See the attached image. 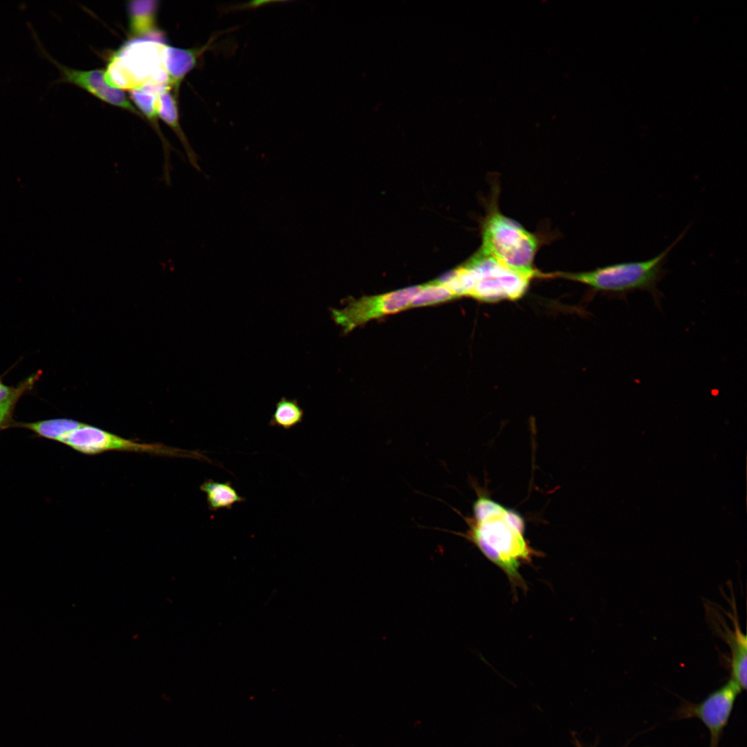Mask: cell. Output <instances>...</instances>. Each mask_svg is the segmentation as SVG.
Returning <instances> with one entry per match:
<instances>
[{"label":"cell","mask_w":747,"mask_h":747,"mask_svg":"<svg viewBox=\"0 0 747 747\" xmlns=\"http://www.w3.org/2000/svg\"><path fill=\"white\" fill-rule=\"evenodd\" d=\"M472 510L473 516L464 518L468 526L465 533H452L472 543L504 572L515 593L519 588L526 591L520 569L531 564L540 553L524 537L523 518L515 510L482 495L474 502Z\"/></svg>","instance_id":"6da1fadb"},{"label":"cell","mask_w":747,"mask_h":747,"mask_svg":"<svg viewBox=\"0 0 747 747\" xmlns=\"http://www.w3.org/2000/svg\"><path fill=\"white\" fill-rule=\"evenodd\" d=\"M533 277L510 269L480 248L463 264L439 278L459 298L497 302L520 299Z\"/></svg>","instance_id":"7a4b0ae2"},{"label":"cell","mask_w":747,"mask_h":747,"mask_svg":"<svg viewBox=\"0 0 747 747\" xmlns=\"http://www.w3.org/2000/svg\"><path fill=\"white\" fill-rule=\"evenodd\" d=\"M688 228L664 250L651 259L616 263L584 272L546 273V278H562L580 282L594 291L619 297H625L636 290H645L652 294L655 300H658L661 293L657 286L666 273L664 268L666 259Z\"/></svg>","instance_id":"3957f363"},{"label":"cell","mask_w":747,"mask_h":747,"mask_svg":"<svg viewBox=\"0 0 747 747\" xmlns=\"http://www.w3.org/2000/svg\"><path fill=\"white\" fill-rule=\"evenodd\" d=\"M497 201V197L492 199L481 223L480 248L513 270L533 278H542L543 273L533 264L540 246L539 239L503 214Z\"/></svg>","instance_id":"277c9868"},{"label":"cell","mask_w":747,"mask_h":747,"mask_svg":"<svg viewBox=\"0 0 747 747\" xmlns=\"http://www.w3.org/2000/svg\"><path fill=\"white\" fill-rule=\"evenodd\" d=\"M165 44L158 39H137L127 43L111 57L105 71L108 82L131 90L169 85L163 62Z\"/></svg>","instance_id":"5b68a950"},{"label":"cell","mask_w":747,"mask_h":747,"mask_svg":"<svg viewBox=\"0 0 747 747\" xmlns=\"http://www.w3.org/2000/svg\"><path fill=\"white\" fill-rule=\"evenodd\" d=\"M59 442L85 454H98L113 450L127 451L165 456L192 458L211 462L203 453L199 451H188L160 443H138L84 423L65 435Z\"/></svg>","instance_id":"8992f818"},{"label":"cell","mask_w":747,"mask_h":747,"mask_svg":"<svg viewBox=\"0 0 747 747\" xmlns=\"http://www.w3.org/2000/svg\"><path fill=\"white\" fill-rule=\"evenodd\" d=\"M421 288L422 285L414 286L351 299L342 308H331V318L344 333H349L371 320L409 308L413 297Z\"/></svg>","instance_id":"52a82bcc"},{"label":"cell","mask_w":747,"mask_h":747,"mask_svg":"<svg viewBox=\"0 0 747 747\" xmlns=\"http://www.w3.org/2000/svg\"><path fill=\"white\" fill-rule=\"evenodd\" d=\"M29 29L38 54L56 66L60 73L59 77L54 81L53 84L68 83L75 85L108 104L140 116L125 93L108 82L105 71L79 70L63 65L46 50L35 30L33 27H29Z\"/></svg>","instance_id":"ba28073f"},{"label":"cell","mask_w":747,"mask_h":747,"mask_svg":"<svg viewBox=\"0 0 747 747\" xmlns=\"http://www.w3.org/2000/svg\"><path fill=\"white\" fill-rule=\"evenodd\" d=\"M741 692L730 679L699 703H684L677 712L679 718L696 717L708 728L710 747H718L721 734L731 715L737 695Z\"/></svg>","instance_id":"9c48e42d"},{"label":"cell","mask_w":747,"mask_h":747,"mask_svg":"<svg viewBox=\"0 0 747 747\" xmlns=\"http://www.w3.org/2000/svg\"><path fill=\"white\" fill-rule=\"evenodd\" d=\"M719 625L715 624L719 636L726 643L730 649V680L742 691L747 685V642L746 636L742 633L737 616L733 617V628L730 629L726 621L720 622L718 616L714 619Z\"/></svg>","instance_id":"30bf717a"},{"label":"cell","mask_w":747,"mask_h":747,"mask_svg":"<svg viewBox=\"0 0 747 747\" xmlns=\"http://www.w3.org/2000/svg\"><path fill=\"white\" fill-rule=\"evenodd\" d=\"M211 37L204 46L191 49H184L165 45L163 50V62L169 80V84L178 91L183 80L197 64L199 58L208 49L216 39Z\"/></svg>","instance_id":"8fae6325"},{"label":"cell","mask_w":747,"mask_h":747,"mask_svg":"<svg viewBox=\"0 0 747 747\" xmlns=\"http://www.w3.org/2000/svg\"><path fill=\"white\" fill-rule=\"evenodd\" d=\"M176 93L177 92H172V86L169 85L163 86L158 91L157 114L177 135L192 166L196 171L202 172L198 163V156L192 149L179 124Z\"/></svg>","instance_id":"7c38bea8"},{"label":"cell","mask_w":747,"mask_h":747,"mask_svg":"<svg viewBox=\"0 0 747 747\" xmlns=\"http://www.w3.org/2000/svg\"><path fill=\"white\" fill-rule=\"evenodd\" d=\"M158 8L156 1L129 2V29L132 37H147L160 40L161 35L157 31L156 21Z\"/></svg>","instance_id":"4fadbf2b"},{"label":"cell","mask_w":747,"mask_h":747,"mask_svg":"<svg viewBox=\"0 0 747 747\" xmlns=\"http://www.w3.org/2000/svg\"><path fill=\"white\" fill-rule=\"evenodd\" d=\"M200 490L206 495L208 508L211 511L231 510L235 504L246 501L229 481L219 482L208 479L200 486Z\"/></svg>","instance_id":"5bb4252c"},{"label":"cell","mask_w":747,"mask_h":747,"mask_svg":"<svg viewBox=\"0 0 747 747\" xmlns=\"http://www.w3.org/2000/svg\"><path fill=\"white\" fill-rule=\"evenodd\" d=\"M83 423L68 418H54L31 423H19L17 425L34 432L39 436L60 441L67 434L77 429Z\"/></svg>","instance_id":"9a60e30c"},{"label":"cell","mask_w":747,"mask_h":747,"mask_svg":"<svg viewBox=\"0 0 747 747\" xmlns=\"http://www.w3.org/2000/svg\"><path fill=\"white\" fill-rule=\"evenodd\" d=\"M304 412L297 399L280 398L275 405V409L268 425L289 430L303 421Z\"/></svg>","instance_id":"2e32d148"},{"label":"cell","mask_w":747,"mask_h":747,"mask_svg":"<svg viewBox=\"0 0 747 747\" xmlns=\"http://www.w3.org/2000/svg\"><path fill=\"white\" fill-rule=\"evenodd\" d=\"M456 299L454 293L436 279L422 284L420 291L413 297L409 308L430 306Z\"/></svg>","instance_id":"e0dca14e"},{"label":"cell","mask_w":747,"mask_h":747,"mask_svg":"<svg viewBox=\"0 0 747 747\" xmlns=\"http://www.w3.org/2000/svg\"><path fill=\"white\" fill-rule=\"evenodd\" d=\"M163 86H147L130 91L133 104L136 105L138 111L142 112L144 116L154 123L158 116V93Z\"/></svg>","instance_id":"ac0fdd59"},{"label":"cell","mask_w":747,"mask_h":747,"mask_svg":"<svg viewBox=\"0 0 747 747\" xmlns=\"http://www.w3.org/2000/svg\"><path fill=\"white\" fill-rule=\"evenodd\" d=\"M15 388H11L5 384L0 379V402L9 398L14 392Z\"/></svg>","instance_id":"d6986e66"}]
</instances>
